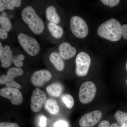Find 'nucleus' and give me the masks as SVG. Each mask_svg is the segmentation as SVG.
<instances>
[{
	"mask_svg": "<svg viewBox=\"0 0 127 127\" xmlns=\"http://www.w3.org/2000/svg\"><path fill=\"white\" fill-rule=\"evenodd\" d=\"M98 35L111 41H117L122 37V26L119 21L111 18L100 25L97 30Z\"/></svg>",
	"mask_w": 127,
	"mask_h": 127,
	"instance_id": "1",
	"label": "nucleus"
},
{
	"mask_svg": "<svg viewBox=\"0 0 127 127\" xmlns=\"http://www.w3.org/2000/svg\"><path fill=\"white\" fill-rule=\"evenodd\" d=\"M21 16L23 21L28 24L34 34L39 35L43 32L44 23L33 7L31 6L25 7L22 12Z\"/></svg>",
	"mask_w": 127,
	"mask_h": 127,
	"instance_id": "2",
	"label": "nucleus"
},
{
	"mask_svg": "<svg viewBox=\"0 0 127 127\" xmlns=\"http://www.w3.org/2000/svg\"><path fill=\"white\" fill-rule=\"evenodd\" d=\"M18 40L23 50L28 55L33 56L39 53L40 47L39 43L35 38L21 33L18 35Z\"/></svg>",
	"mask_w": 127,
	"mask_h": 127,
	"instance_id": "3",
	"label": "nucleus"
},
{
	"mask_svg": "<svg viewBox=\"0 0 127 127\" xmlns=\"http://www.w3.org/2000/svg\"><path fill=\"white\" fill-rule=\"evenodd\" d=\"M70 27L73 34L78 38H85L88 34V26L81 17L75 16L71 18Z\"/></svg>",
	"mask_w": 127,
	"mask_h": 127,
	"instance_id": "4",
	"label": "nucleus"
},
{
	"mask_svg": "<svg viewBox=\"0 0 127 127\" xmlns=\"http://www.w3.org/2000/svg\"><path fill=\"white\" fill-rule=\"evenodd\" d=\"M96 92V86L93 82L88 81L83 83L79 88V101L83 104L91 102L95 97Z\"/></svg>",
	"mask_w": 127,
	"mask_h": 127,
	"instance_id": "5",
	"label": "nucleus"
},
{
	"mask_svg": "<svg viewBox=\"0 0 127 127\" xmlns=\"http://www.w3.org/2000/svg\"><path fill=\"white\" fill-rule=\"evenodd\" d=\"M76 73L79 77L86 76L88 73L91 64V59L89 55L85 52L79 53L76 61Z\"/></svg>",
	"mask_w": 127,
	"mask_h": 127,
	"instance_id": "6",
	"label": "nucleus"
},
{
	"mask_svg": "<svg viewBox=\"0 0 127 127\" xmlns=\"http://www.w3.org/2000/svg\"><path fill=\"white\" fill-rule=\"evenodd\" d=\"M0 95L3 97L8 98L12 104L19 105L23 101L21 92L18 88L14 87L4 88L0 90Z\"/></svg>",
	"mask_w": 127,
	"mask_h": 127,
	"instance_id": "7",
	"label": "nucleus"
},
{
	"mask_svg": "<svg viewBox=\"0 0 127 127\" xmlns=\"http://www.w3.org/2000/svg\"><path fill=\"white\" fill-rule=\"evenodd\" d=\"M46 98V94L44 91L39 88L34 89L31 98V108L32 111L36 113L40 111Z\"/></svg>",
	"mask_w": 127,
	"mask_h": 127,
	"instance_id": "8",
	"label": "nucleus"
},
{
	"mask_svg": "<svg viewBox=\"0 0 127 127\" xmlns=\"http://www.w3.org/2000/svg\"><path fill=\"white\" fill-rule=\"evenodd\" d=\"M23 71L22 68L13 67L10 68L7 71V75H2L0 77V83L5 84L7 87L15 88L18 83L14 81V78L22 75Z\"/></svg>",
	"mask_w": 127,
	"mask_h": 127,
	"instance_id": "9",
	"label": "nucleus"
},
{
	"mask_svg": "<svg viewBox=\"0 0 127 127\" xmlns=\"http://www.w3.org/2000/svg\"><path fill=\"white\" fill-rule=\"evenodd\" d=\"M102 113L99 110H95L86 114L83 116L79 121L81 127H93L101 119Z\"/></svg>",
	"mask_w": 127,
	"mask_h": 127,
	"instance_id": "10",
	"label": "nucleus"
},
{
	"mask_svg": "<svg viewBox=\"0 0 127 127\" xmlns=\"http://www.w3.org/2000/svg\"><path fill=\"white\" fill-rule=\"evenodd\" d=\"M52 74L49 71L42 70L35 72L31 77V82L35 86L40 87L47 82L50 81L52 78Z\"/></svg>",
	"mask_w": 127,
	"mask_h": 127,
	"instance_id": "11",
	"label": "nucleus"
},
{
	"mask_svg": "<svg viewBox=\"0 0 127 127\" xmlns=\"http://www.w3.org/2000/svg\"><path fill=\"white\" fill-rule=\"evenodd\" d=\"M59 51L61 56L65 60L72 58L76 53V48L66 42H63L59 45Z\"/></svg>",
	"mask_w": 127,
	"mask_h": 127,
	"instance_id": "12",
	"label": "nucleus"
},
{
	"mask_svg": "<svg viewBox=\"0 0 127 127\" xmlns=\"http://www.w3.org/2000/svg\"><path fill=\"white\" fill-rule=\"evenodd\" d=\"M12 53V52L10 47L7 45L5 46L4 48L2 57L0 58L2 67L6 68L11 65L12 63V59L13 56Z\"/></svg>",
	"mask_w": 127,
	"mask_h": 127,
	"instance_id": "13",
	"label": "nucleus"
},
{
	"mask_svg": "<svg viewBox=\"0 0 127 127\" xmlns=\"http://www.w3.org/2000/svg\"><path fill=\"white\" fill-rule=\"evenodd\" d=\"M50 61L58 70L62 71L64 68V63L59 53L57 52L52 53L49 56Z\"/></svg>",
	"mask_w": 127,
	"mask_h": 127,
	"instance_id": "14",
	"label": "nucleus"
},
{
	"mask_svg": "<svg viewBox=\"0 0 127 127\" xmlns=\"http://www.w3.org/2000/svg\"><path fill=\"white\" fill-rule=\"evenodd\" d=\"M46 13L47 18L51 22L55 24H58L60 22V17L54 6H48L46 10Z\"/></svg>",
	"mask_w": 127,
	"mask_h": 127,
	"instance_id": "15",
	"label": "nucleus"
},
{
	"mask_svg": "<svg viewBox=\"0 0 127 127\" xmlns=\"http://www.w3.org/2000/svg\"><path fill=\"white\" fill-rule=\"evenodd\" d=\"M63 87L61 84L58 83H53L48 86L46 88L48 94L50 96L58 97L61 94Z\"/></svg>",
	"mask_w": 127,
	"mask_h": 127,
	"instance_id": "16",
	"label": "nucleus"
},
{
	"mask_svg": "<svg viewBox=\"0 0 127 127\" xmlns=\"http://www.w3.org/2000/svg\"><path fill=\"white\" fill-rule=\"evenodd\" d=\"M47 111L52 114H56L59 112V107L56 101L52 98L47 100L45 104Z\"/></svg>",
	"mask_w": 127,
	"mask_h": 127,
	"instance_id": "17",
	"label": "nucleus"
},
{
	"mask_svg": "<svg viewBox=\"0 0 127 127\" xmlns=\"http://www.w3.org/2000/svg\"><path fill=\"white\" fill-rule=\"evenodd\" d=\"M48 28L53 36L56 39L61 38L63 35V29L55 23L50 22L48 25Z\"/></svg>",
	"mask_w": 127,
	"mask_h": 127,
	"instance_id": "18",
	"label": "nucleus"
},
{
	"mask_svg": "<svg viewBox=\"0 0 127 127\" xmlns=\"http://www.w3.org/2000/svg\"><path fill=\"white\" fill-rule=\"evenodd\" d=\"M62 100L68 109L72 108L74 105V99L72 96L70 94H64L62 97Z\"/></svg>",
	"mask_w": 127,
	"mask_h": 127,
	"instance_id": "19",
	"label": "nucleus"
},
{
	"mask_svg": "<svg viewBox=\"0 0 127 127\" xmlns=\"http://www.w3.org/2000/svg\"><path fill=\"white\" fill-rule=\"evenodd\" d=\"M115 117L118 123L120 125H122L127 121V113L120 111H117L115 114Z\"/></svg>",
	"mask_w": 127,
	"mask_h": 127,
	"instance_id": "20",
	"label": "nucleus"
},
{
	"mask_svg": "<svg viewBox=\"0 0 127 127\" xmlns=\"http://www.w3.org/2000/svg\"><path fill=\"white\" fill-rule=\"evenodd\" d=\"M15 6L10 0H0V11L2 12L5 9L13 10Z\"/></svg>",
	"mask_w": 127,
	"mask_h": 127,
	"instance_id": "21",
	"label": "nucleus"
},
{
	"mask_svg": "<svg viewBox=\"0 0 127 127\" xmlns=\"http://www.w3.org/2000/svg\"><path fill=\"white\" fill-rule=\"evenodd\" d=\"M0 24L1 27L9 32L11 30L12 25L10 21L9 18L6 17H4L2 16L0 17Z\"/></svg>",
	"mask_w": 127,
	"mask_h": 127,
	"instance_id": "22",
	"label": "nucleus"
},
{
	"mask_svg": "<svg viewBox=\"0 0 127 127\" xmlns=\"http://www.w3.org/2000/svg\"><path fill=\"white\" fill-rule=\"evenodd\" d=\"M119 0H101L104 5H108L110 7H113L118 5L120 2Z\"/></svg>",
	"mask_w": 127,
	"mask_h": 127,
	"instance_id": "23",
	"label": "nucleus"
},
{
	"mask_svg": "<svg viewBox=\"0 0 127 127\" xmlns=\"http://www.w3.org/2000/svg\"><path fill=\"white\" fill-rule=\"evenodd\" d=\"M54 127H69V126L66 121L61 120L57 121L55 123Z\"/></svg>",
	"mask_w": 127,
	"mask_h": 127,
	"instance_id": "24",
	"label": "nucleus"
},
{
	"mask_svg": "<svg viewBox=\"0 0 127 127\" xmlns=\"http://www.w3.org/2000/svg\"><path fill=\"white\" fill-rule=\"evenodd\" d=\"M12 62L14 63L15 66L17 67H20L23 65V62L19 60L16 56H13L12 59Z\"/></svg>",
	"mask_w": 127,
	"mask_h": 127,
	"instance_id": "25",
	"label": "nucleus"
},
{
	"mask_svg": "<svg viewBox=\"0 0 127 127\" xmlns=\"http://www.w3.org/2000/svg\"><path fill=\"white\" fill-rule=\"evenodd\" d=\"M0 127H20L18 124L11 122H1Z\"/></svg>",
	"mask_w": 127,
	"mask_h": 127,
	"instance_id": "26",
	"label": "nucleus"
},
{
	"mask_svg": "<svg viewBox=\"0 0 127 127\" xmlns=\"http://www.w3.org/2000/svg\"><path fill=\"white\" fill-rule=\"evenodd\" d=\"M8 36L7 32L2 27L0 29V38L2 40L6 39Z\"/></svg>",
	"mask_w": 127,
	"mask_h": 127,
	"instance_id": "27",
	"label": "nucleus"
},
{
	"mask_svg": "<svg viewBox=\"0 0 127 127\" xmlns=\"http://www.w3.org/2000/svg\"><path fill=\"white\" fill-rule=\"evenodd\" d=\"M46 118L44 116H41L40 118L39 125L40 127H46Z\"/></svg>",
	"mask_w": 127,
	"mask_h": 127,
	"instance_id": "28",
	"label": "nucleus"
},
{
	"mask_svg": "<svg viewBox=\"0 0 127 127\" xmlns=\"http://www.w3.org/2000/svg\"><path fill=\"white\" fill-rule=\"evenodd\" d=\"M122 34L123 38L127 40V25L122 26Z\"/></svg>",
	"mask_w": 127,
	"mask_h": 127,
	"instance_id": "29",
	"label": "nucleus"
},
{
	"mask_svg": "<svg viewBox=\"0 0 127 127\" xmlns=\"http://www.w3.org/2000/svg\"><path fill=\"white\" fill-rule=\"evenodd\" d=\"M98 127H110V123L107 120H103L99 124Z\"/></svg>",
	"mask_w": 127,
	"mask_h": 127,
	"instance_id": "30",
	"label": "nucleus"
},
{
	"mask_svg": "<svg viewBox=\"0 0 127 127\" xmlns=\"http://www.w3.org/2000/svg\"><path fill=\"white\" fill-rule=\"evenodd\" d=\"M11 2L14 6L16 7L20 6L21 4V1L20 0H12Z\"/></svg>",
	"mask_w": 127,
	"mask_h": 127,
	"instance_id": "31",
	"label": "nucleus"
},
{
	"mask_svg": "<svg viewBox=\"0 0 127 127\" xmlns=\"http://www.w3.org/2000/svg\"><path fill=\"white\" fill-rule=\"evenodd\" d=\"M17 56L18 59L21 61H23L25 59V56L22 54H20V55H17Z\"/></svg>",
	"mask_w": 127,
	"mask_h": 127,
	"instance_id": "32",
	"label": "nucleus"
},
{
	"mask_svg": "<svg viewBox=\"0 0 127 127\" xmlns=\"http://www.w3.org/2000/svg\"><path fill=\"white\" fill-rule=\"evenodd\" d=\"M3 51H4V48L1 43H0V58L2 57Z\"/></svg>",
	"mask_w": 127,
	"mask_h": 127,
	"instance_id": "33",
	"label": "nucleus"
},
{
	"mask_svg": "<svg viewBox=\"0 0 127 127\" xmlns=\"http://www.w3.org/2000/svg\"><path fill=\"white\" fill-rule=\"evenodd\" d=\"M110 127H119L117 124L116 123H114L112 124Z\"/></svg>",
	"mask_w": 127,
	"mask_h": 127,
	"instance_id": "34",
	"label": "nucleus"
},
{
	"mask_svg": "<svg viewBox=\"0 0 127 127\" xmlns=\"http://www.w3.org/2000/svg\"><path fill=\"white\" fill-rule=\"evenodd\" d=\"M6 14L5 12H3L2 14V17H6Z\"/></svg>",
	"mask_w": 127,
	"mask_h": 127,
	"instance_id": "35",
	"label": "nucleus"
},
{
	"mask_svg": "<svg viewBox=\"0 0 127 127\" xmlns=\"http://www.w3.org/2000/svg\"><path fill=\"white\" fill-rule=\"evenodd\" d=\"M125 127H127V122L125 123Z\"/></svg>",
	"mask_w": 127,
	"mask_h": 127,
	"instance_id": "36",
	"label": "nucleus"
},
{
	"mask_svg": "<svg viewBox=\"0 0 127 127\" xmlns=\"http://www.w3.org/2000/svg\"><path fill=\"white\" fill-rule=\"evenodd\" d=\"M126 70H127V63H126Z\"/></svg>",
	"mask_w": 127,
	"mask_h": 127,
	"instance_id": "37",
	"label": "nucleus"
},
{
	"mask_svg": "<svg viewBox=\"0 0 127 127\" xmlns=\"http://www.w3.org/2000/svg\"></svg>",
	"mask_w": 127,
	"mask_h": 127,
	"instance_id": "38",
	"label": "nucleus"
}]
</instances>
